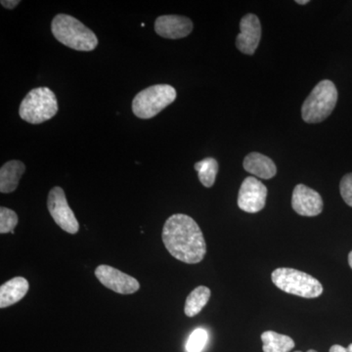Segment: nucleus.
<instances>
[{"instance_id":"f257e3e1","label":"nucleus","mask_w":352,"mask_h":352,"mask_svg":"<svg viewBox=\"0 0 352 352\" xmlns=\"http://www.w3.org/2000/svg\"><path fill=\"white\" fill-rule=\"evenodd\" d=\"M162 238L168 252L182 263H201L207 254L203 232L189 215L177 214L168 217L164 223Z\"/></svg>"},{"instance_id":"f03ea898","label":"nucleus","mask_w":352,"mask_h":352,"mask_svg":"<svg viewBox=\"0 0 352 352\" xmlns=\"http://www.w3.org/2000/svg\"><path fill=\"white\" fill-rule=\"evenodd\" d=\"M51 32L60 43L76 51H92L98 38L89 28L67 14H58L51 24Z\"/></svg>"},{"instance_id":"7ed1b4c3","label":"nucleus","mask_w":352,"mask_h":352,"mask_svg":"<svg viewBox=\"0 0 352 352\" xmlns=\"http://www.w3.org/2000/svg\"><path fill=\"white\" fill-rule=\"evenodd\" d=\"M59 106L56 95L48 87L34 88L21 102V119L32 124H43L56 115Z\"/></svg>"},{"instance_id":"20e7f679","label":"nucleus","mask_w":352,"mask_h":352,"mask_svg":"<svg viewBox=\"0 0 352 352\" xmlns=\"http://www.w3.org/2000/svg\"><path fill=\"white\" fill-rule=\"evenodd\" d=\"M338 90L331 80L318 82L302 107V118L307 124H318L327 119L337 105Z\"/></svg>"},{"instance_id":"39448f33","label":"nucleus","mask_w":352,"mask_h":352,"mask_svg":"<svg viewBox=\"0 0 352 352\" xmlns=\"http://www.w3.org/2000/svg\"><path fill=\"white\" fill-rule=\"evenodd\" d=\"M175 88L170 85H156L139 92L132 101V112L139 119H152L175 101Z\"/></svg>"},{"instance_id":"423d86ee","label":"nucleus","mask_w":352,"mask_h":352,"mask_svg":"<svg viewBox=\"0 0 352 352\" xmlns=\"http://www.w3.org/2000/svg\"><path fill=\"white\" fill-rule=\"evenodd\" d=\"M272 282L285 293L302 298H318L323 293V286L318 280L293 268H277L273 271Z\"/></svg>"},{"instance_id":"0eeeda50","label":"nucleus","mask_w":352,"mask_h":352,"mask_svg":"<svg viewBox=\"0 0 352 352\" xmlns=\"http://www.w3.org/2000/svg\"><path fill=\"white\" fill-rule=\"evenodd\" d=\"M47 208L58 226L69 234L78 232L80 224L73 210L69 207L64 190L61 187L56 186L50 190L48 194Z\"/></svg>"},{"instance_id":"6e6552de","label":"nucleus","mask_w":352,"mask_h":352,"mask_svg":"<svg viewBox=\"0 0 352 352\" xmlns=\"http://www.w3.org/2000/svg\"><path fill=\"white\" fill-rule=\"evenodd\" d=\"M267 188L256 177L245 178L238 195V207L249 214H256L265 207Z\"/></svg>"},{"instance_id":"1a4fd4ad","label":"nucleus","mask_w":352,"mask_h":352,"mask_svg":"<svg viewBox=\"0 0 352 352\" xmlns=\"http://www.w3.org/2000/svg\"><path fill=\"white\" fill-rule=\"evenodd\" d=\"M95 275L106 288L120 295H131L140 289V284L135 278L129 276L112 266L99 265L95 270Z\"/></svg>"},{"instance_id":"9d476101","label":"nucleus","mask_w":352,"mask_h":352,"mask_svg":"<svg viewBox=\"0 0 352 352\" xmlns=\"http://www.w3.org/2000/svg\"><path fill=\"white\" fill-rule=\"evenodd\" d=\"M292 207L302 217H316L323 210V200L318 192L303 184L296 185L292 196Z\"/></svg>"},{"instance_id":"9b49d317","label":"nucleus","mask_w":352,"mask_h":352,"mask_svg":"<svg viewBox=\"0 0 352 352\" xmlns=\"http://www.w3.org/2000/svg\"><path fill=\"white\" fill-rule=\"evenodd\" d=\"M261 38V25L258 16L247 14L240 22V34L236 38V46L241 52L252 55Z\"/></svg>"},{"instance_id":"f8f14e48","label":"nucleus","mask_w":352,"mask_h":352,"mask_svg":"<svg viewBox=\"0 0 352 352\" xmlns=\"http://www.w3.org/2000/svg\"><path fill=\"white\" fill-rule=\"evenodd\" d=\"M155 31L164 38H186L193 31V23L184 16H160L155 22Z\"/></svg>"},{"instance_id":"ddd939ff","label":"nucleus","mask_w":352,"mask_h":352,"mask_svg":"<svg viewBox=\"0 0 352 352\" xmlns=\"http://www.w3.org/2000/svg\"><path fill=\"white\" fill-rule=\"evenodd\" d=\"M243 166L248 173L263 179H270L277 173L276 164L274 162L261 153L254 152L248 155L245 157Z\"/></svg>"},{"instance_id":"4468645a","label":"nucleus","mask_w":352,"mask_h":352,"mask_svg":"<svg viewBox=\"0 0 352 352\" xmlns=\"http://www.w3.org/2000/svg\"><path fill=\"white\" fill-rule=\"evenodd\" d=\"M27 279L15 277L0 287V307L6 308L20 302L29 291Z\"/></svg>"},{"instance_id":"2eb2a0df","label":"nucleus","mask_w":352,"mask_h":352,"mask_svg":"<svg viewBox=\"0 0 352 352\" xmlns=\"http://www.w3.org/2000/svg\"><path fill=\"white\" fill-rule=\"evenodd\" d=\"M25 171L24 163L17 160L4 164L0 168V192L7 194L15 191Z\"/></svg>"},{"instance_id":"dca6fc26","label":"nucleus","mask_w":352,"mask_h":352,"mask_svg":"<svg viewBox=\"0 0 352 352\" xmlns=\"http://www.w3.org/2000/svg\"><path fill=\"white\" fill-rule=\"evenodd\" d=\"M263 352H289L295 347V342L289 336L267 331L261 335Z\"/></svg>"},{"instance_id":"f3484780","label":"nucleus","mask_w":352,"mask_h":352,"mask_svg":"<svg viewBox=\"0 0 352 352\" xmlns=\"http://www.w3.org/2000/svg\"><path fill=\"white\" fill-rule=\"evenodd\" d=\"M210 298V289L208 287L199 286L190 293L185 302L184 312L188 317L196 316L206 307Z\"/></svg>"},{"instance_id":"a211bd4d","label":"nucleus","mask_w":352,"mask_h":352,"mask_svg":"<svg viewBox=\"0 0 352 352\" xmlns=\"http://www.w3.org/2000/svg\"><path fill=\"white\" fill-rule=\"evenodd\" d=\"M194 168L198 171V177L204 186L210 188L214 184L219 173V164L214 157H206L198 162L194 166Z\"/></svg>"},{"instance_id":"6ab92c4d","label":"nucleus","mask_w":352,"mask_h":352,"mask_svg":"<svg viewBox=\"0 0 352 352\" xmlns=\"http://www.w3.org/2000/svg\"><path fill=\"white\" fill-rule=\"evenodd\" d=\"M18 215L10 208L4 207L0 208V233H13L14 228L17 226Z\"/></svg>"},{"instance_id":"aec40b11","label":"nucleus","mask_w":352,"mask_h":352,"mask_svg":"<svg viewBox=\"0 0 352 352\" xmlns=\"http://www.w3.org/2000/svg\"><path fill=\"white\" fill-rule=\"evenodd\" d=\"M208 332L204 329H196L190 335L186 344V351L188 352H201L207 344Z\"/></svg>"},{"instance_id":"412c9836","label":"nucleus","mask_w":352,"mask_h":352,"mask_svg":"<svg viewBox=\"0 0 352 352\" xmlns=\"http://www.w3.org/2000/svg\"><path fill=\"white\" fill-rule=\"evenodd\" d=\"M340 195L346 205L352 208V173H349L342 177L340 184Z\"/></svg>"},{"instance_id":"4be33fe9","label":"nucleus","mask_w":352,"mask_h":352,"mask_svg":"<svg viewBox=\"0 0 352 352\" xmlns=\"http://www.w3.org/2000/svg\"><path fill=\"white\" fill-rule=\"evenodd\" d=\"M0 3H1L2 6L11 10V9L15 8L20 3V1L19 0H2Z\"/></svg>"},{"instance_id":"5701e85b","label":"nucleus","mask_w":352,"mask_h":352,"mask_svg":"<svg viewBox=\"0 0 352 352\" xmlns=\"http://www.w3.org/2000/svg\"><path fill=\"white\" fill-rule=\"evenodd\" d=\"M330 352H349L347 349H344V346H339V344H335L330 349Z\"/></svg>"},{"instance_id":"b1692460","label":"nucleus","mask_w":352,"mask_h":352,"mask_svg":"<svg viewBox=\"0 0 352 352\" xmlns=\"http://www.w3.org/2000/svg\"><path fill=\"white\" fill-rule=\"evenodd\" d=\"M296 3L300 4V6H305V4L309 3V0H296Z\"/></svg>"},{"instance_id":"393cba45","label":"nucleus","mask_w":352,"mask_h":352,"mask_svg":"<svg viewBox=\"0 0 352 352\" xmlns=\"http://www.w3.org/2000/svg\"><path fill=\"white\" fill-rule=\"evenodd\" d=\"M349 266H351V270H352V252H349Z\"/></svg>"},{"instance_id":"a878e982","label":"nucleus","mask_w":352,"mask_h":352,"mask_svg":"<svg viewBox=\"0 0 352 352\" xmlns=\"http://www.w3.org/2000/svg\"><path fill=\"white\" fill-rule=\"evenodd\" d=\"M347 351L352 352V344H349V346L347 347Z\"/></svg>"},{"instance_id":"bb28decb","label":"nucleus","mask_w":352,"mask_h":352,"mask_svg":"<svg viewBox=\"0 0 352 352\" xmlns=\"http://www.w3.org/2000/svg\"><path fill=\"white\" fill-rule=\"evenodd\" d=\"M295 352H302V351H295ZM307 352H317V351H314V349H309V351H308Z\"/></svg>"}]
</instances>
